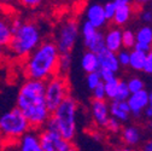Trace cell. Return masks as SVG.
Segmentation results:
<instances>
[{
  "instance_id": "cell-1",
  "label": "cell",
  "mask_w": 152,
  "mask_h": 151,
  "mask_svg": "<svg viewBox=\"0 0 152 151\" xmlns=\"http://www.w3.org/2000/svg\"><path fill=\"white\" fill-rule=\"evenodd\" d=\"M16 108L24 115L30 129L40 130L51 116L45 102V82L26 79L18 89Z\"/></svg>"
},
{
  "instance_id": "cell-2",
  "label": "cell",
  "mask_w": 152,
  "mask_h": 151,
  "mask_svg": "<svg viewBox=\"0 0 152 151\" xmlns=\"http://www.w3.org/2000/svg\"><path fill=\"white\" fill-rule=\"evenodd\" d=\"M12 29L13 34L6 47V53L11 58L22 61L44 41L46 34L45 24L41 21L22 20L16 16L12 21Z\"/></svg>"
},
{
  "instance_id": "cell-3",
  "label": "cell",
  "mask_w": 152,
  "mask_h": 151,
  "mask_svg": "<svg viewBox=\"0 0 152 151\" xmlns=\"http://www.w3.org/2000/svg\"><path fill=\"white\" fill-rule=\"evenodd\" d=\"M61 53L52 40H44L23 61V71L27 79L47 81L57 74Z\"/></svg>"
},
{
  "instance_id": "cell-4",
  "label": "cell",
  "mask_w": 152,
  "mask_h": 151,
  "mask_svg": "<svg viewBox=\"0 0 152 151\" xmlns=\"http://www.w3.org/2000/svg\"><path fill=\"white\" fill-rule=\"evenodd\" d=\"M77 108L79 104L75 100V98L68 96L62 102V104L51 114V116L54 119L57 123L58 133L65 140L71 143L76 136V130H77V125H76Z\"/></svg>"
},
{
  "instance_id": "cell-5",
  "label": "cell",
  "mask_w": 152,
  "mask_h": 151,
  "mask_svg": "<svg viewBox=\"0 0 152 151\" xmlns=\"http://www.w3.org/2000/svg\"><path fill=\"white\" fill-rule=\"evenodd\" d=\"M28 130H30L29 122L17 108L4 112L0 116V136L3 138L18 140Z\"/></svg>"
},
{
  "instance_id": "cell-6",
  "label": "cell",
  "mask_w": 152,
  "mask_h": 151,
  "mask_svg": "<svg viewBox=\"0 0 152 151\" xmlns=\"http://www.w3.org/2000/svg\"><path fill=\"white\" fill-rule=\"evenodd\" d=\"M79 24L74 18H64L53 29V44L61 54L70 53L79 39Z\"/></svg>"
},
{
  "instance_id": "cell-7",
  "label": "cell",
  "mask_w": 152,
  "mask_h": 151,
  "mask_svg": "<svg viewBox=\"0 0 152 151\" xmlns=\"http://www.w3.org/2000/svg\"><path fill=\"white\" fill-rule=\"evenodd\" d=\"M68 96H70L69 84L65 76L56 74L47 81H45V102L51 114L62 104V102Z\"/></svg>"
},
{
  "instance_id": "cell-8",
  "label": "cell",
  "mask_w": 152,
  "mask_h": 151,
  "mask_svg": "<svg viewBox=\"0 0 152 151\" xmlns=\"http://www.w3.org/2000/svg\"><path fill=\"white\" fill-rule=\"evenodd\" d=\"M39 139L42 151H70L74 147L71 141L65 140L59 133L56 132L40 129Z\"/></svg>"
},
{
  "instance_id": "cell-9",
  "label": "cell",
  "mask_w": 152,
  "mask_h": 151,
  "mask_svg": "<svg viewBox=\"0 0 152 151\" xmlns=\"http://www.w3.org/2000/svg\"><path fill=\"white\" fill-rule=\"evenodd\" d=\"M13 17L7 10L0 9V47L6 48L13 34L12 21Z\"/></svg>"
},
{
  "instance_id": "cell-10",
  "label": "cell",
  "mask_w": 152,
  "mask_h": 151,
  "mask_svg": "<svg viewBox=\"0 0 152 151\" xmlns=\"http://www.w3.org/2000/svg\"><path fill=\"white\" fill-rule=\"evenodd\" d=\"M127 104L129 106L130 115H133V117L135 119H139L142 115L144 109L148 106V92L142 89L137 93H132L127 99Z\"/></svg>"
},
{
  "instance_id": "cell-11",
  "label": "cell",
  "mask_w": 152,
  "mask_h": 151,
  "mask_svg": "<svg viewBox=\"0 0 152 151\" xmlns=\"http://www.w3.org/2000/svg\"><path fill=\"white\" fill-rule=\"evenodd\" d=\"M91 112H92V117H93L94 123L100 128H105V126L110 119L109 103L106 100H92Z\"/></svg>"
},
{
  "instance_id": "cell-12",
  "label": "cell",
  "mask_w": 152,
  "mask_h": 151,
  "mask_svg": "<svg viewBox=\"0 0 152 151\" xmlns=\"http://www.w3.org/2000/svg\"><path fill=\"white\" fill-rule=\"evenodd\" d=\"M18 151H42L39 139V130L30 129L18 139Z\"/></svg>"
},
{
  "instance_id": "cell-13",
  "label": "cell",
  "mask_w": 152,
  "mask_h": 151,
  "mask_svg": "<svg viewBox=\"0 0 152 151\" xmlns=\"http://www.w3.org/2000/svg\"><path fill=\"white\" fill-rule=\"evenodd\" d=\"M86 18L87 22L93 26L96 29H100L106 24V18L104 15L103 5L100 4H92L86 10Z\"/></svg>"
},
{
  "instance_id": "cell-14",
  "label": "cell",
  "mask_w": 152,
  "mask_h": 151,
  "mask_svg": "<svg viewBox=\"0 0 152 151\" xmlns=\"http://www.w3.org/2000/svg\"><path fill=\"white\" fill-rule=\"evenodd\" d=\"M104 46L113 53H117L122 50V30L117 27L110 28L104 35Z\"/></svg>"
},
{
  "instance_id": "cell-15",
  "label": "cell",
  "mask_w": 152,
  "mask_h": 151,
  "mask_svg": "<svg viewBox=\"0 0 152 151\" xmlns=\"http://www.w3.org/2000/svg\"><path fill=\"white\" fill-rule=\"evenodd\" d=\"M109 110H110V117H113L118 122H127L130 116L129 106L126 102H117L112 100L109 104Z\"/></svg>"
},
{
  "instance_id": "cell-16",
  "label": "cell",
  "mask_w": 152,
  "mask_h": 151,
  "mask_svg": "<svg viewBox=\"0 0 152 151\" xmlns=\"http://www.w3.org/2000/svg\"><path fill=\"white\" fill-rule=\"evenodd\" d=\"M98 61H99V65L100 68L104 69H109L113 73H117L120 70V64L117 62V56L116 53H113L106 48H103L98 54Z\"/></svg>"
},
{
  "instance_id": "cell-17",
  "label": "cell",
  "mask_w": 152,
  "mask_h": 151,
  "mask_svg": "<svg viewBox=\"0 0 152 151\" xmlns=\"http://www.w3.org/2000/svg\"><path fill=\"white\" fill-rule=\"evenodd\" d=\"M121 137L127 145L135 146L141 141V132L138 127L130 125L121 129Z\"/></svg>"
},
{
  "instance_id": "cell-18",
  "label": "cell",
  "mask_w": 152,
  "mask_h": 151,
  "mask_svg": "<svg viewBox=\"0 0 152 151\" xmlns=\"http://www.w3.org/2000/svg\"><path fill=\"white\" fill-rule=\"evenodd\" d=\"M81 67H82L83 71L87 73V74L99 71L100 65H99L97 53H93V52H89V51L83 53L82 58H81Z\"/></svg>"
},
{
  "instance_id": "cell-19",
  "label": "cell",
  "mask_w": 152,
  "mask_h": 151,
  "mask_svg": "<svg viewBox=\"0 0 152 151\" xmlns=\"http://www.w3.org/2000/svg\"><path fill=\"white\" fill-rule=\"evenodd\" d=\"M132 16V6L130 5H116L115 15H113L112 22L118 27H123Z\"/></svg>"
},
{
  "instance_id": "cell-20",
  "label": "cell",
  "mask_w": 152,
  "mask_h": 151,
  "mask_svg": "<svg viewBox=\"0 0 152 151\" xmlns=\"http://www.w3.org/2000/svg\"><path fill=\"white\" fill-rule=\"evenodd\" d=\"M145 59H146V53L132 50L129 52V65L133 70L137 71H142L144 65H145Z\"/></svg>"
},
{
  "instance_id": "cell-21",
  "label": "cell",
  "mask_w": 152,
  "mask_h": 151,
  "mask_svg": "<svg viewBox=\"0 0 152 151\" xmlns=\"http://www.w3.org/2000/svg\"><path fill=\"white\" fill-rule=\"evenodd\" d=\"M98 33H99L98 29H96L93 26H91L87 21H85L82 23V27H81V34H82V39H83V45L86 47H88V45L97 37Z\"/></svg>"
},
{
  "instance_id": "cell-22",
  "label": "cell",
  "mask_w": 152,
  "mask_h": 151,
  "mask_svg": "<svg viewBox=\"0 0 152 151\" xmlns=\"http://www.w3.org/2000/svg\"><path fill=\"white\" fill-rule=\"evenodd\" d=\"M135 34V41L145 45L152 46V27L150 26H144L138 29Z\"/></svg>"
},
{
  "instance_id": "cell-23",
  "label": "cell",
  "mask_w": 152,
  "mask_h": 151,
  "mask_svg": "<svg viewBox=\"0 0 152 151\" xmlns=\"http://www.w3.org/2000/svg\"><path fill=\"white\" fill-rule=\"evenodd\" d=\"M71 67V54L65 53L59 56V61H58V68H57V74L65 76V74L69 71Z\"/></svg>"
},
{
  "instance_id": "cell-24",
  "label": "cell",
  "mask_w": 152,
  "mask_h": 151,
  "mask_svg": "<svg viewBox=\"0 0 152 151\" xmlns=\"http://www.w3.org/2000/svg\"><path fill=\"white\" fill-rule=\"evenodd\" d=\"M118 79H113L111 81L104 82V91H105V97L106 99H110L111 102L115 100L116 93H117V87H118Z\"/></svg>"
},
{
  "instance_id": "cell-25",
  "label": "cell",
  "mask_w": 152,
  "mask_h": 151,
  "mask_svg": "<svg viewBox=\"0 0 152 151\" xmlns=\"http://www.w3.org/2000/svg\"><path fill=\"white\" fill-rule=\"evenodd\" d=\"M135 34L129 29H126L122 32V47L124 50L133 48L135 45Z\"/></svg>"
},
{
  "instance_id": "cell-26",
  "label": "cell",
  "mask_w": 152,
  "mask_h": 151,
  "mask_svg": "<svg viewBox=\"0 0 152 151\" xmlns=\"http://www.w3.org/2000/svg\"><path fill=\"white\" fill-rule=\"evenodd\" d=\"M87 48H88L89 52L97 53V54H98L103 48H105V46H104V34H103L102 32H99L98 35H97V37L88 45Z\"/></svg>"
},
{
  "instance_id": "cell-27",
  "label": "cell",
  "mask_w": 152,
  "mask_h": 151,
  "mask_svg": "<svg viewBox=\"0 0 152 151\" xmlns=\"http://www.w3.org/2000/svg\"><path fill=\"white\" fill-rule=\"evenodd\" d=\"M129 96H130V92H129V89L127 87V82L123 81V80H120L115 100H117V102H126L129 98Z\"/></svg>"
},
{
  "instance_id": "cell-28",
  "label": "cell",
  "mask_w": 152,
  "mask_h": 151,
  "mask_svg": "<svg viewBox=\"0 0 152 151\" xmlns=\"http://www.w3.org/2000/svg\"><path fill=\"white\" fill-rule=\"evenodd\" d=\"M126 82H127V87H128L130 94L145 89V88H144V87H145V84H144V81H142L140 78L133 76V78H130V79H129L128 81H126Z\"/></svg>"
},
{
  "instance_id": "cell-29",
  "label": "cell",
  "mask_w": 152,
  "mask_h": 151,
  "mask_svg": "<svg viewBox=\"0 0 152 151\" xmlns=\"http://www.w3.org/2000/svg\"><path fill=\"white\" fill-rule=\"evenodd\" d=\"M86 82H87V86L91 91H93L96 88L100 82H102V79L99 76V73H91V74H87V78H86Z\"/></svg>"
},
{
  "instance_id": "cell-30",
  "label": "cell",
  "mask_w": 152,
  "mask_h": 151,
  "mask_svg": "<svg viewBox=\"0 0 152 151\" xmlns=\"http://www.w3.org/2000/svg\"><path fill=\"white\" fill-rule=\"evenodd\" d=\"M18 4L24 9H29V10H34L37 9L42 5V3L45 0H17Z\"/></svg>"
},
{
  "instance_id": "cell-31",
  "label": "cell",
  "mask_w": 152,
  "mask_h": 151,
  "mask_svg": "<svg viewBox=\"0 0 152 151\" xmlns=\"http://www.w3.org/2000/svg\"><path fill=\"white\" fill-rule=\"evenodd\" d=\"M104 15H105V18H106V21H112V18H113V15H115V10H116V4L115 1H109L106 3L104 6Z\"/></svg>"
},
{
  "instance_id": "cell-32",
  "label": "cell",
  "mask_w": 152,
  "mask_h": 151,
  "mask_svg": "<svg viewBox=\"0 0 152 151\" xmlns=\"http://www.w3.org/2000/svg\"><path fill=\"white\" fill-rule=\"evenodd\" d=\"M117 62L120 64V67H128L129 65V51L128 50H120L117 53Z\"/></svg>"
},
{
  "instance_id": "cell-33",
  "label": "cell",
  "mask_w": 152,
  "mask_h": 151,
  "mask_svg": "<svg viewBox=\"0 0 152 151\" xmlns=\"http://www.w3.org/2000/svg\"><path fill=\"white\" fill-rule=\"evenodd\" d=\"M105 128L110 132V133H120L121 132V122H118L117 120H115L113 117H110L109 119V121H107V123H106V126H105Z\"/></svg>"
},
{
  "instance_id": "cell-34",
  "label": "cell",
  "mask_w": 152,
  "mask_h": 151,
  "mask_svg": "<svg viewBox=\"0 0 152 151\" xmlns=\"http://www.w3.org/2000/svg\"><path fill=\"white\" fill-rule=\"evenodd\" d=\"M92 92H93V100H106L105 91H104V82L103 81Z\"/></svg>"
},
{
  "instance_id": "cell-35",
  "label": "cell",
  "mask_w": 152,
  "mask_h": 151,
  "mask_svg": "<svg viewBox=\"0 0 152 151\" xmlns=\"http://www.w3.org/2000/svg\"><path fill=\"white\" fill-rule=\"evenodd\" d=\"M98 73H99V76H100L103 82H107V81H111L113 79H116V74L113 71H111V70H109V69L100 68Z\"/></svg>"
},
{
  "instance_id": "cell-36",
  "label": "cell",
  "mask_w": 152,
  "mask_h": 151,
  "mask_svg": "<svg viewBox=\"0 0 152 151\" xmlns=\"http://www.w3.org/2000/svg\"><path fill=\"white\" fill-rule=\"evenodd\" d=\"M142 71L152 75V50L146 53V59H145V65H144Z\"/></svg>"
},
{
  "instance_id": "cell-37",
  "label": "cell",
  "mask_w": 152,
  "mask_h": 151,
  "mask_svg": "<svg viewBox=\"0 0 152 151\" xmlns=\"http://www.w3.org/2000/svg\"><path fill=\"white\" fill-rule=\"evenodd\" d=\"M133 50L135 51H139V52H142V53H147L152 50V46L150 45H145V44H140V43H135L134 47H133Z\"/></svg>"
},
{
  "instance_id": "cell-38",
  "label": "cell",
  "mask_w": 152,
  "mask_h": 151,
  "mask_svg": "<svg viewBox=\"0 0 152 151\" xmlns=\"http://www.w3.org/2000/svg\"><path fill=\"white\" fill-rule=\"evenodd\" d=\"M140 20L145 23H151L152 22V11L150 10H144L140 13Z\"/></svg>"
},
{
  "instance_id": "cell-39",
  "label": "cell",
  "mask_w": 152,
  "mask_h": 151,
  "mask_svg": "<svg viewBox=\"0 0 152 151\" xmlns=\"http://www.w3.org/2000/svg\"><path fill=\"white\" fill-rule=\"evenodd\" d=\"M142 114H144V116L147 119V120H152V109L150 108V106H146L145 109H144V111H142Z\"/></svg>"
},
{
  "instance_id": "cell-40",
  "label": "cell",
  "mask_w": 152,
  "mask_h": 151,
  "mask_svg": "<svg viewBox=\"0 0 152 151\" xmlns=\"http://www.w3.org/2000/svg\"><path fill=\"white\" fill-rule=\"evenodd\" d=\"M140 151H152V139H150L148 141H146L142 145V147H141Z\"/></svg>"
},
{
  "instance_id": "cell-41",
  "label": "cell",
  "mask_w": 152,
  "mask_h": 151,
  "mask_svg": "<svg viewBox=\"0 0 152 151\" xmlns=\"http://www.w3.org/2000/svg\"><path fill=\"white\" fill-rule=\"evenodd\" d=\"M116 5H130L133 0H113Z\"/></svg>"
},
{
  "instance_id": "cell-42",
  "label": "cell",
  "mask_w": 152,
  "mask_h": 151,
  "mask_svg": "<svg viewBox=\"0 0 152 151\" xmlns=\"http://www.w3.org/2000/svg\"><path fill=\"white\" fill-rule=\"evenodd\" d=\"M138 6H141V5H145V4H147V3H150L151 0H133Z\"/></svg>"
},
{
  "instance_id": "cell-43",
  "label": "cell",
  "mask_w": 152,
  "mask_h": 151,
  "mask_svg": "<svg viewBox=\"0 0 152 151\" xmlns=\"http://www.w3.org/2000/svg\"><path fill=\"white\" fill-rule=\"evenodd\" d=\"M116 151H135V150H134V149H132V147H128V146H123V147L117 149Z\"/></svg>"
},
{
  "instance_id": "cell-44",
  "label": "cell",
  "mask_w": 152,
  "mask_h": 151,
  "mask_svg": "<svg viewBox=\"0 0 152 151\" xmlns=\"http://www.w3.org/2000/svg\"><path fill=\"white\" fill-rule=\"evenodd\" d=\"M12 0H0V6H5L7 4H10Z\"/></svg>"
},
{
  "instance_id": "cell-45",
  "label": "cell",
  "mask_w": 152,
  "mask_h": 151,
  "mask_svg": "<svg viewBox=\"0 0 152 151\" xmlns=\"http://www.w3.org/2000/svg\"><path fill=\"white\" fill-rule=\"evenodd\" d=\"M148 106L152 109V92L148 93Z\"/></svg>"
},
{
  "instance_id": "cell-46",
  "label": "cell",
  "mask_w": 152,
  "mask_h": 151,
  "mask_svg": "<svg viewBox=\"0 0 152 151\" xmlns=\"http://www.w3.org/2000/svg\"><path fill=\"white\" fill-rule=\"evenodd\" d=\"M3 54H4V48H1V47H0V59H1Z\"/></svg>"
},
{
  "instance_id": "cell-47",
  "label": "cell",
  "mask_w": 152,
  "mask_h": 151,
  "mask_svg": "<svg viewBox=\"0 0 152 151\" xmlns=\"http://www.w3.org/2000/svg\"><path fill=\"white\" fill-rule=\"evenodd\" d=\"M70 151H79V150H77V149H76V147H75V146H74V147H72V149H71V150H70Z\"/></svg>"
},
{
  "instance_id": "cell-48",
  "label": "cell",
  "mask_w": 152,
  "mask_h": 151,
  "mask_svg": "<svg viewBox=\"0 0 152 151\" xmlns=\"http://www.w3.org/2000/svg\"><path fill=\"white\" fill-rule=\"evenodd\" d=\"M150 127H151V128H152V120H151V121H150Z\"/></svg>"
},
{
  "instance_id": "cell-49",
  "label": "cell",
  "mask_w": 152,
  "mask_h": 151,
  "mask_svg": "<svg viewBox=\"0 0 152 151\" xmlns=\"http://www.w3.org/2000/svg\"><path fill=\"white\" fill-rule=\"evenodd\" d=\"M54 1H61V0H54Z\"/></svg>"
}]
</instances>
